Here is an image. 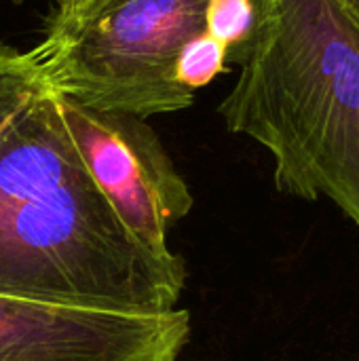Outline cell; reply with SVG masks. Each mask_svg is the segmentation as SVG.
Masks as SVG:
<instances>
[{
  "label": "cell",
  "instance_id": "1",
  "mask_svg": "<svg viewBox=\"0 0 359 361\" xmlns=\"http://www.w3.org/2000/svg\"><path fill=\"white\" fill-rule=\"evenodd\" d=\"M184 286V260L142 245L93 184L32 53L0 44V294L165 313Z\"/></svg>",
  "mask_w": 359,
  "mask_h": 361
},
{
  "label": "cell",
  "instance_id": "2",
  "mask_svg": "<svg viewBox=\"0 0 359 361\" xmlns=\"http://www.w3.org/2000/svg\"><path fill=\"white\" fill-rule=\"evenodd\" d=\"M258 27L218 112L264 146L281 195L330 199L359 228V25L339 0H258Z\"/></svg>",
  "mask_w": 359,
  "mask_h": 361
},
{
  "label": "cell",
  "instance_id": "3",
  "mask_svg": "<svg viewBox=\"0 0 359 361\" xmlns=\"http://www.w3.org/2000/svg\"><path fill=\"white\" fill-rule=\"evenodd\" d=\"M207 0H93L61 23H49L30 49L47 82L66 99L140 118L193 106L174 66L203 32Z\"/></svg>",
  "mask_w": 359,
  "mask_h": 361
},
{
  "label": "cell",
  "instance_id": "4",
  "mask_svg": "<svg viewBox=\"0 0 359 361\" xmlns=\"http://www.w3.org/2000/svg\"><path fill=\"white\" fill-rule=\"evenodd\" d=\"M72 144L125 228L154 254H171L167 233L195 205L186 180L146 118L80 106L59 95Z\"/></svg>",
  "mask_w": 359,
  "mask_h": 361
},
{
  "label": "cell",
  "instance_id": "5",
  "mask_svg": "<svg viewBox=\"0 0 359 361\" xmlns=\"http://www.w3.org/2000/svg\"><path fill=\"white\" fill-rule=\"evenodd\" d=\"M190 341V313H118L0 294V361H167Z\"/></svg>",
  "mask_w": 359,
  "mask_h": 361
},
{
  "label": "cell",
  "instance_id": "6",
  "mask_svg": "<svg viewBox=\"0 0 359 361\" xmlns=\"http://www.w3.org/2000/svg\"><path fill=\"white\" fill-rule=\"evenodd\" d=\"M258 17V0H207L203 32L226 49L229 61L241 63L256 34Z\"/></svg>",
  "mask_w": 359,
  "mask_h": 361
},
{
  "label": "cell",
  "instance_id": "7",
  "mask_svg": "<svg viewBox=\"0 0 359 361\" xmlns=\"http://www.w3.org/2000/svg\"><path fill=\"white\" fill-rule=\"evenodd\" d=\"M226 49L209 34L201 32L180 49L174 66V78L180 87L197 93V89L207 87L218 74L226 72Z\"/></svg>",
  "mask_w": 359,
  "mask_h": 361
},
{
  "label": "cell",
  "instance_id": "8",
  "mask_svg": "<svg viewBox=\"0 0 359 361\" xmlns=\"http://www.w3.org/2000/svg\"><path fill=\"white\" fill-rule=\"evenodd\" d=\"M91 2L93 0H55V15L51 17V23H61L70 19L72 15H76Z\"/></svg>",
  "mask_w": 359,
  "mask_h": 361
},
{
  "label": "cell",
  "instance_id": "9",
  "mask_svg": "<svg viewBox=\"0 0 359 361\" xmlns=\"http://www.w3.org/2000/svg\"><path fill=\"white\" fill-rule=\"evenodd\" d=\"M345 8H347V13L353 17V21L359 25V0H339Z\"/></svg>",
  "mask_w": 359,
  "mask_h": 361
},
{
  "label": "cell",
  "instance_id": "10",
  "mask_svg": "<svg viewBox=\"0 0 359 361\" xmlns=\"http://www.w3.org/2000/svg\"><path fill=\"white\" fill-rule=\"evenodd\" d=\"M167 361H178V360H167Z\"/></svg>",
  "mask_w": 359,
  "mask_h": 361
}]
</instances>
